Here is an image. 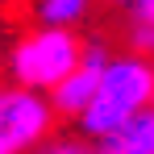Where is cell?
<instances>
[{
    "label": "cell",
    "instance_id": "cell-10",
    "mask_svg": "<svg viewBox=\"0 0 154 154\" xmlns=\"http://www.w3.org/2000/svg\"><path fill=\"white\" fill-rule=\"evenodd\" d=\"M108 4H121V0H108Z\"/></svg>",
    "mask_w": 154,
    "mask_h": 154
},
{
    "label": "cell",
    "instance_id": "cell-11",
    "mask_svg": "<svg viewBox=\"0 0 154 154\" xmlns=\"http://www.w3.org/2000/svg\"><path fill=\"white\" fill-rule=\"evenodd\" d=\"M150 108H154V104H150Z\"/></svg>",
    "mask_w": 154,
    "mask_h": 154
},
{
    "label": "cell",
    "instance_id": "cell-7",
    "mask_svg": "<svg viewBox=\"0 0 154 154\" xmlns=\"http://www.w3.org/2000/svg\"><path fill=\"white\" fill-rule=\"evenodd\" d=\"M29 154H96V150H92V142L79 137V133H50L46 142H38Z\"/></svg>",
    "mask_w": 154,
    "mask_h": 154
},
{
    "label": "cell",
    "instance_id": "cell-1",
    "mask_svg": "<svg viewBox=\"0 0 154 154\" xmlns=\"http://www.w3.org/2000/svg\"><path fill=\"white\" fill-rule=\"evenodd\" d=\"M150 104H154V58L133 54V50L108 54L100 83H96V96L75 117L79 137L96 142V137H104L108 129H117L121 121H129L133 112H142Z\"/></svg>",
    "mask_w": 154,
    "mask_h": 154
},
{
    "label": "cell",
    "instance_id": "cell-2",
    "mask_svg": "<svg viewBox=\"0 0 154 154\" xmlns=\"http://www.w3.org/2000/svg\"><path fill=\"white\" fill-rule=\"evenodd\" d=\"M79 54H83V38L75 29H50L38 25L33 33H25L13 50H8V83L17 88H29V92H50L67 71H75Z\"/></svg>",
    "mask_w": 154,
    "mask_h": 154
},
{
    "label": "cell",
    "instance_id": "cell-4",
    "mask_svg": "<svg viewBox=\"0 0 154 154\" xmlns=\"http://www.w3.org/2000/svg\"><path fill=\"white\" fill-rule=\"evenodd\" d=\"M108 46H104L100 38H92V42H83V54H79L75 71H67V75L54 83L50 92H46V100H50L54 117H67V121H75L79 112L88 108V100L96 96V83H100V71L104 63H108Z\"/></svg>",
    "mask_w": 154,
    "mask_h": 154
},
{
    "label": "cell",
    "instance_id": "cell-9",
    "mask_svg": "<svg viewBox=\"0 0 154 154\" xmlns=\"http://www.w3.org/2000/svg\"><path fill=\"white\" fill-rule=\"evenodd\" d=\"M129 4H137V0H121V8H129Z\"/></svg>",
    "mask_w": 154,
    "mask_h": 154
},
{
    "label": "cell",
    "instance_id": "cell-6",
    "mask_svg": "<svg viewBox=\"0 0 154 154\" xmlns=\"http://www.w3.org/2000/svg\"><path fill=\"white\" fill-rule=\"evenodd\" d=\"M92 8H96V0H33L38 25L50 29H79L92 17Z\"/></svg>",
    "mask_w": 154,
    "mask_h": 154
},
{
    "label": "cell",
    "instance_id": "cell-8",
    "mask_svg": "<svg viewBox=\"0 0 154 154\" xmlns=\"http://www.w3.org/2000/svg\"><path fill=\"white\" fill-rule=\"evenodd\" d=\"M129 50L154 58V25H133L129 21Z\"/></svg>",
    "mask_w": 154,
    "mask_h": 154
},
{
    "label": "cell",
    "instance_id": "cell-3",
    "mask_svg": "<svg viewBox=\"0 0 154 154\" xmlns=\"http://www.w3.org/2000/svg\"><path fill=\"white\" fill-rule=\"evenodd\" d=\"M54 108L42 92L0 83V154H29L54 133Z\"/></svg>",
    "mask_w": 154,
    "mask_h": 154
},
{
    "label": "cell",
    "instance_id": "cell-5",
    "mask_svg": "<svg viewBox=\"0 0 154 154\" xmlns=\"http://www.w3.org/2000/svg\"><path fill=\"white\" fill-rule=\"evenodd\" d=\"M92 150L96 154H154V108H142L117 129H108L104 137L92 142Z\"/></svg>",
    "mask_w": 154,
    "mask_h": 154
}]
</instances>
